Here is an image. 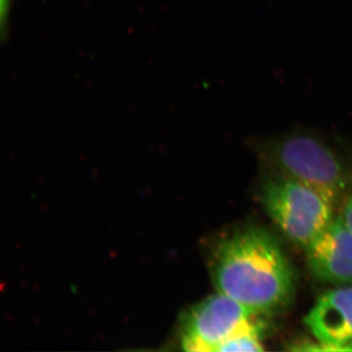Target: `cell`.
Returning <instances> with one entry per match:
<instances>
[{
  "label": "cell",
  "mask_w": 352,
  "mask_h": 352,
  "mask_svg": "<svg viewBox=\"0 0 352 352\" xmlns=\"http://www.w3.org/2000/svg\"><path fill=\"white\" fill-rule=\"evenodd\" d=\"M261 330H263V327L259 325L258 327L244 331V332L240 333L239 335L235 336L232 339L229 340L226 344H222L217 352L263 351Z\"/></svg>",
  "instance_id": "cell-7"
},
{
  "label": "cell",
  "mask_w": 352,
  "mask_h": 352,
  "mask_svg": "<svg viewBox=\"0 0 352 352\" xmlns=\"http://www.w3.org/2000/svg\"><path fill=\"white\" fill-rule=\"evenodd\" d=\"M261 201L280 230L303 249L335 219V207L320 194L279 173L264 182Z\"/></svg>",
  "instance_id": "cell-3"
},
{
  "label": "cell",
  "mask_w": 352,
  "mask_h": 352,
  "mask_svg": "<svg viewBox=\"0 0 352 352\" xmlns=\"http://www.w3.org/2000/svg\"><path fill=\"white\" fill-rule=\"evenodd\" d=\"M312 274L325 283H352V232L342 219L330 224L305 248Z\"/></svg>",
  "instance_id": "cell-5"
},
{
  "label": "cell",
  "mask_w": 352,
  "mask_h": 352,
  "mask_svg": "<svg viewBox=\"0 0 352 352\" xmlns=\"http://www.w3.org/2000/svg\"><path fill=\"white\" fill-rule=\"evenodd\" d=\"M261 151L279 175L320 194L333 207L349 188L344 157L323 136L295 131L263 141Z\"/></svg>",
  "instance_id": "cell-2"
},
{
  "label": "cell",
  "mask_w": 352,
  "mask_h": 352,
  "mask_svg": "<svg viewBox=\"0 0 352 352\" xmlns=\"http://www.w3.org/2000/svg\"><path fill=\"white\" fill-rule=\"evenodd\" d=\"M259 314L217 292L190 309L182 321V344L186 351H219L244 331L261 325Z\"/></svg>",
  "instance_id": "cell-4"
},
{
  "label": "cell",
  "mask_w": 352,
  "mask_h": 352,
  "mask_svg": "<svg viewBox=\"0 0 352 352\" xmlns=\"http://www.w3.org/2000/svg\"><path fill=\"white\" fill-rule=\"evenodd\" d=\"M303 322L315 339L352 351V286L319 296Z\"/></svg>",
  "instance_id": "cell-6"
},
{
  "label": "cell",
  "mask_w": 352,
  "mask_h": 352,
  "mask_svg": "<svg viewBox=\"0 0 352 352\" xmlns=\"http://www.w3.org/2000/svg\"><path fill=\"white\" fill-rule=\"evenodd\" d=\"M217 292L259 315L283 309L295 293V274L279 242L259 226L242 227L215 245Z\"/></svg>",
  "instance_id": "cell-1"
},
{
  "label": "cell",
  "mask_w": 352,
  "mask_h": 352,
  "mask_svg": "<svg viewBox=\"0 0 352 352\" xmlns=\"http://www.w3.org/2000/svg\"><path fill=\"white\" fill-rule=\"evenodd\" d=\"M14 0H0V34L1 41L8 38L9 25H10L11 10H12Z\"/></svg>",
  "instance_id": "cell-8"
},
{
  "label": "cell",
  "mask_w": 352,
  "mask_h": 352,
  "mask_svg": "<svg viewBox=\"0 0 352 352\" xmlns=\"http://www.w3.org/2000/svg\"><path fill=\"white\" fill-rule=\"evenodd\" d=\"M342 219L349 230L352 232V185L351 192H349V197L346 198V205H344V212L342 214Z\"/></svg>",
  "instance_id": "cell-9"
}]
</instances>
